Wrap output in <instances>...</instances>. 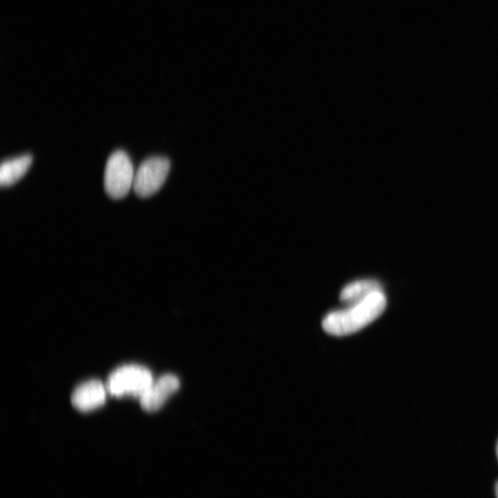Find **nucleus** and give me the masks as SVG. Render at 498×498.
<instances>
[{"instance_id":"obj_1","label":"nucleus","mask_w":498,"mask_h":498,"mask_svg":"<svg viewBox=\"0 0 498 498\" xmlns=\"http://www.w3.org/2000/svg\"><path fill=\"white\" fill-rule=\"evenodd\" d=\"M386 307V295L383 290L379 291L346 309L334 311L324 318L323 328L333 336L351 335L375 322Z\"/></svg>"},{"instance_id":"obj_2","label":"nucleus","mask_w":498,"mask_h":498,"mask_svg":"<svg viewBox=\"0 0 498 498\" xmlns=\"http://www.w3.org/2000/svg\"><path fill=\"white\" fill-rule=\"evenodd\" d=\"M154 383L152 373L139 364L124 365L111 373L107 392L115 397L133 396L141 399Z\"/></svg>"},{"instance_id":"obj_3","label":"nucleus","mask_w":498,"mask_h":498,"mask_svg":"<svg viewBox=\"0 0 498 498\" xmlns=\"http://www.w3.org/2000/svg\"><path fill=\"white\" fill-rule=\"evenodd\" d=\"M135 172L129 155L115 152L108 159L105 172V189L114 200L126 197L134 188Z\"/></svg>"},{"instance_id":"obj_4","label":"nucleus","mask_w":498,"mask_h":498,"mask_svg":"<svg viewBox=\"0 0 498 498\" xmlns=\"http://www.w3.org/2000/svg\"><path fill=\"white\" fill-rule=\"evenodd\" d=\"M171 167L165 157H151L145 160L135 173L134 190L141 198L156 194L164 184Z\"/></svg>"},{"instance_id":"obj_5","label":"nucleus","mask_w":498,"mask_h":498,"mask_svg":"<svg viewBox=\"0 0 498 498\" xmlns=\"http://www.w3.org/2000/svg\"><path fill=\"white\" fill-rule=\"evenodd\" d=\"M179 388V379L170 374L154 381L140 399L142 408L148 413L158 411Z\"/></svg>"},{"instance_id":"obj_6","label":"nucleus","mask_w":498,"mask_h":498,"mask_svg":"<svg viewBox=\"0 0 498 498\" xmlns=\"http://www.w3.org/2000/svg\"><path fill=\"white\" fill-rule=\"evenodd\" d=\"M106 393V386L101 382L89 381L75 389L72 403L80 412H91L105 404Z\"/></svg>"},{"instance_id":"obj_7","label":"nucleus","mask_w":498,"mask_h":498,"mask_svg":"<svg viewBox=\"0 0 498 498\" xmlns=\"http://www.w3.org/2000/svg\"><path fill=\"white\" fill-rule=\"evenodd\" d=\"M383 290V285L378 281L359 280L347 284L342 290L340 299L352 305L366 299L372 294Z\"/></svg>"},{"instance_id":"obj_8","label":"nucleus","mask_w":498,"mask_h":498,"mask_svg":"<svg viewBox=\"0 0 498 498\" xmlns=\"http://www.w3.org/2000/svg\"><path fill=\"white\" fill-rule=\"evenodd\" d=\"M32 162L30 154L5 161L0 167V184L3 186L15 184L27 173Z\"/></svg>"},{"instance_id":"obj_9","label":"nucleus","mask_w":498,"mask_h":498,"mask_svg":"<svg viewBox=\"0 0 498 498\" xmlns=\"http://www.w3.org/2000/svg\"><path fill=\"white\" fill-rule=\"evenodd\" d=\"M495 495H496V498H498V482L495 484Z\"/></svg>"},{"instance_id":"obj_10","label":"nucleus","mask_w":498,"mask_h":498,"mask_svg":"<svg viewBox=\"0 0 498 498\" xmlns=\"http://www.w3.org/2000/svg\"><path fill=\"white\" fill-rule=\"evenodd\" d=\"M496 454H497V459H498V442H497V445H496Z\"/></svg>"}]
</instances>
